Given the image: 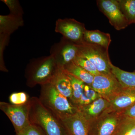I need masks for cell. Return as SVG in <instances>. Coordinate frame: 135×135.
Listing matches in <instances>:
<instances>
[{"instance_id": "16", "label": "cell", "mask_w": 135, "mask_h": 135, "mask_svg": "<svg viewBox=\"0 0 135 135\" xmlns=\"http://www.w3.org/2000/svg\"><path fill=\"white\" fill-rule=\"evenodd\" d=\"M83 40L86 43L98 45L107 49H109L112 41L110 34L98 30L90 31L86 29L84 33Z\"/></svg>"}, {"instance_id": "15", "label": "cell", "mask_w": 135, "mask_h": 135, "mask_svg": "<svg viewBox=\"0 0 135 135\" xmlns=\"http://www.w3.org/2000/svg\"><path fill=\"white\" fill-rule=\"evenodd\" d=\"M23 25V16L11 14L0 16V34L10 36L11 33Z\"/></svg>"}, {"instance_id": "11", "label": "cell", "mask_w": 135, "mask_h": 135, "mask_svg": "<svg viewBox=\"0 0 135 135\" xmlns=\"http://www.w3.org/2000/svg\"><path fill=\"white\" fill-rule=\"evenodd\" d=\"M59 119L69 135H88L89 122L79 111Z\"/></svg>"}, {"instance_id": "5", "label": "cell", "mask_w": 135, "mask_h": 135, "mask_svg": "<svg viewBox=\"0 0 135 135\" xmlns=\"http://www.w3.org/2000/svg\"><path fill=\"white\" fill-rule=\"evenodd\" d=\"M124 117L120 112L107 110L89 122L88 135H113Z\"/></svg>"}, {"instance_id": "24", "label": "cell", "mask_w": 135, "mask_h": 135, "mask_svg": "<svg viewBox=\"0 0 135 135\" xmlns=\"http://www.w3.org/2000/svg\"><path fill=\"white\" fill-rule=\"evenodd\" d=\"M30 98L26 92H15L10 95L9 101L10 103L12 104L22 105L28 103Z\"/></svg>"}, {"instance_id": "23", "label": "cell", "mask_w": 135, "mask_h": 135, "mask_svg": "<svg viewBox=\"0 0 135 135\" xmlns=\"http://www.w3.org/2000/svg\"><path fill=\"white\" fill-rule=\"evenodd\" d=\"M73 62L94 76L100 74L94 65L86 58L77 55L74 60Z\"/></svg>"}, {"instance_id": "20", "label": "cell", "mask_w": 135, "mask_h": 135, "mask_svg": "<svg viewBox=\"0 0 135 135\" xmlns=\"http://www.w3.org/2000/svg\"><path fill=\"white\" fill-rule=\"evenodd\" d=\"M113 135H135V119L124 116Z\"/></svg>"}, {"instance_id": "8", "label": "cell", "mask_w": 135, "mask_h": 135, "mask_svg": "<svg viewBox=\"0 0 135 135\" xmlns=\"http://www.w3.org/2000/svg\"><path fill=\"white\" fill-rule=\"evenodd\" d=\"M86 30L84 23L73 18H59L56 21L55 31L78 45L84 42L83 36Z\"/></svg>"}, {"instance_id": "7", "label": "cell", "mask_w": 135, "mask_h": 135, "mask_svg": "<svg viewBox=\"0 0 135 135\" xmlns=\"http://www.w3.org/2000/svg\"><path fill=\"white\" fill-rule=\"evenodd\" d=\"M79 45L62 37L58 43L55 44L50 51L59 68L63 69L65 65L73 62L78 55Z\"/></svg>"}, {"instance_id": "10", "label": "cell", "mask_w": 135, "mask_h": 135, "mask_svg": "<svg viewBox=\"0 0 135 135\" xmlns=\"http://www.w3.org/2000/svg\"><path fill=\"white\" fill-rule=\"evenodd\" d=\"M91 86L101 97L109 101L123 88L112 73L99 74L94 76Z\"/></svg>"}, {"instance_id": "19", "label": "cell", "mask_w": 135, "mask_h": 135, "mask_svg": "<svg viewBox=\"0 0 135 135\" xmlns=\"http://www.w3.org/2000/svg\"><path fill=\"white\" fill-rule=\"evenodd\" d=\"M66 74L72 87L73 97L71 102L77 107L78 102L84 91L85 84L74 76L67 73Z\"/></svg>"}, {"instance_id": "4", "label": "cell", "mask_w": 135, "mask_h": 135, "mask_svg": "<svg viewBox=\"0 0 135 135\" xmlns=\"http://www.w3.org/2000/svg\"><path fill=\"white\" fill-rule=\"evenodd\" d=\"M77 55L88 59L100 74H111L113 64L109 57L108 49L102 46L84 41L79 45Z\"/></svg>"}, {"instance_id": "6", "label": "cell", "mask_w": 135, "mask_h": 135, "mask_svg": "<svg viewBox=\"0 0 135 135\" xmlns=\"http://www.w3.org/2000/svg\"><path fill=\"white\" fill-rule=\"evenodd\" d=\"M0 109L9 119L16 133L23 130L31 124L29 119V103L15 105L5 102H0Z\"/></svg>"}, {"instance_id": "14", "label": "cell", "mask_w": 135, "mask_h": 135, "mask_svg": "<svg viewBox=\"0 0 135 135\" xmlns=\"http://www.w3.org/2000/svg\"><path fill=\"white\" fill-rule=\"evenodd\" d=\"M50 83L53 84L60 94L71 101L72 87L67 74L64 70L60 68Z\"/></svg>"}, {"instance_id": "27", "label": "cell", "mask_w": 135, "mask_h": 135, "mask_svg": "<svg viewBox=\"0 0 135 135\" xmlns=\"http://www.w3.org/2000/svg\"><path fill=\"white\" fill-rule=\"evenodd\" d=\"M16 135H46L43 130L35 124H31Z\"/></svg>"}, {"instance_id": "3", "label": "cell", "mask_w": 135, "mask_h": 135, "mask_svg": "<svg viewBox=\"0 0 135 135\" xmlns=\"http://www.w3.org/2000/svg\"><path fill=\"white\" fill-rule=\"evenodd\" d=\"M41 86L40 101L59 118L73 114L78 111V108L71 101L59 92L53 84L49 83Z\"/></svg>"}, {"instance_id": "13", "label": "cell", "mask_w": 135, "mask_h": 135, "mask_svg": "<svg viewBox=\"0 0 135 135\" xmlns=\"http://www.w3.org/2000/svg\"><path fill=\"white\" fill-rule=\"evenodd\" d=\"M110 105L108 100L101 97L88 105L79 107L78 110L89 122L98 118Z\"/></svg>"}, {"instance_id": "18", "label": "cell", "mask_w": 135, "mask_h": 135, "mask_svg": "<svg viewBox=\"0 0 135 135\" xmlns=\"http://www.w3.org/2000/svg\"><path fill=\"white\" fill-rule=\"evenodd\" d=\"M112 73L123 88H135V71H127L113 65Z\"/></svg>"}, {"instance_id": "2", "label": "cell", "mask_w": 135, "mask_h": 135, "mask_svg": "<svg viewBox=\"0 0 135 135\" xmlns=\"http://www.w3.org/2000/svg\"><path fill=\"white\" fill-rule=\"evenodd\" d=\"M60 68L51 55L32 59L25 71L26 85L33 88L51 83Z\"/></svg>"}, {"instance_id": "12", "label": "cell", "mask_w": 135, "mask_h": 135, "mask_svg": "<svg viewBox=\"0 0 135 135\" xmlns=\"http://www.w3.org/2000/svg\"><path fill=\"white\" fill-rule=\"evenodd\" d=\"M110 112H122L135 104V88H122L109 101Z\"/></svg>"}, {"instance_id": "26", "label": "cell", "mask_w": 135, "mask_h": 135, "mask_svg": "<svg viewBox=\"0 0 135 135\" xmlns=\"http://www.w3.org/2000/svg\"><path fill=\"white\" fill-rule=\"evenodd\" d=\"M9 37V35L0 34V69L1 71L5 72H7L8 70L5 66L3 53L5 47L8 43Z\"/></svg>"}, {"instance_id": "9", "label": "cell", "mask_w": 135, "mask_h": 135, "mask_svg": "<svg viewBox=\"0 0 135 135\" xmlns=\"http://www.w3.org/2000/svg\"><path fill=\"white\" fill-rule=\"evenodd\" d=\"M97 3L100 11L116 30L126 29L130 25L120 9L118 0H98Z\"/></svg>"}, {"instance_id": "17", "label": "cell", "mask_w": 135, "mask_h": 135, "mask_svg": "<svg viewBox=\"0 0 135 135\" xmlns=\"http://www.w3.org/2000/svg\"><path fill=\"white\" fill-rule=\"evenodd\" d=\"M63 69L67 73L76 77L85 84L90 86L92 85L94 80V75L73 62L65 65Z\"/></svg>"}, {"instance_id": "28", "label": "cell", "mask_w": 135, "mask_h": 135, "mask_svg": "<svg viewBox=\"0 0 135 135\" xmlns=\"http://www.w3.org/2000/svg\"><path fill=\"white\" fill-rule=\"evenodd\" d=\"M121 112L125 117L135 119V104Z\"/></svg>"}, {"instance_id": "21", "label": "cell", "mask_w": 135, "mask_h": 135, "mask_svg": "<svg viewBox=\"0 0 135 135\" xmlns=\"http://www.w3.org/2000/svg\"><path fill=\"white\" fill-rule=\"evenodd\" d=\"M118 2L129 24L135 23V0H118Z\"/></svg>"}, {"instance_id": "1", "label": "cell", "mask_w": 135, "mask_h": 135, "mask_svg": "<svg viewBox=\"0 0 135 135\" xmlns=\"http://www.w3.org/2000/svg\"><path fill=\"white\" fill-rule=\"evenodd\" d=\"M29 103L31 123L40 127L46 135H69L60 119L44 105L39 98L32 97Z\"/></svg>"}, {"instance_id": "25", "label": "cell", "mask_w": 135, "mask_h": 135, "mask_svg": "<svg viewBox=\"0 0 135 135\" xmlns=\"http://www.w3.org/2000/svg\"><path fill=\"white\" fill-rule=\"evenodd\" d=\"M9 9L11 15L23 16L24 12L19 1L17 0H2Z\"/></svg>"}, {"instance_id": "22", "label": "cell", "mask_w": 135, "mask_h": 135, "mask_svg": "<svg viewBox=\"0 0 135 135\" xmlns=\"http://www.w3.org/2000/svg\"><path fill=\"white\" fill-rule=\"evenodd\" d=\"M100 97L101 96L91 86L85 84L84 91L77 104V108L88 105Z\"/></svg>"}]
</instances>
